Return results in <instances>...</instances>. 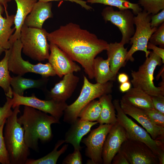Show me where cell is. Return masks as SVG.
Segmentation results:
<instances>
[{
    "mask_svg": "<svg viewBox=\"0 0 164 164\" xmlns=\"http://www.w3.org/2000/svg\"><path fill=\"white\" fill-rule=\"evenodd\" d=\"M47 40L65 52L82 67L89 78H94L93 62L96 56L106 50L108 43L95 34L70 22L48 33Z\"/></svg>",
    "mask_w": 164,
    "mask_h": 164,
    "instance_id": "obj_1",
    "label": "cell"
},
{
    "mask_svg": "<svg viewBox=\"0 0 164 164\" xmlns=\"http://www.w3.org/2000/svg\"><path fill=\"white\" fill-rule=\"evenodd\" d=\"M17 120L24 129L26 145L37 152L39 140L44 142L50 141L53 136L51 125L60 123L59 120L52 116L27 106H24L22 114Z\"/></svg>",
    "mask_w": 164,
    "mask_h": 164,
    "instance_id": "obj_2",
    "label": "cell"
},
{
    "mask_svg": "<svg viewBox=\"0 0 164 164\" xmlns=\"http://www.w3.org/2000/svg\"><path fill=\"white\" fill-rule=\"evenodd\" d=\"M20 106L13 109L12 114L7 119L3 136L10 164H25L30 152L24 139V130L18 122Z\"/></svg>",
    "mask_w": 164,
    "mask_h": 164,
    "instance_id": "obj_3",
    "label": "cell"
},
{
    "mask_svg": "<svg viewBox=\"0 0 164 164\" xmlns=\"http://www.w3.org/2000/svg\"><path fill=\"white\" fill-rule=\"evenodd\" d=\"M83 84L79 97L72 104L68 105L64 111L63 121L70 124L77 120L80 111L87 104L112 91L113 81L93 84L85 76H83Z\"/></svg>",
    "mask_w": 164,
    "mask_h": 164,
    "instance_id": "obj_4",
    "label": "cell"
},
{
    "mask_svg": "<svg viewBox=\"0 0 164 164\" xmlns=\"http://www.w3.org/2000/svg\"><path fill=\"white\" fill-rule=\"evenodd\" d=\"M48 33L44 29L30 27L24 24L19 39L22 45V52L35 61L41 62L48 60L50 55Z\"/></svg>",
    "mask_w": 164,
    "mask_h": 164,
    "instance_id": "obj_5",
    "label": "cell"
},
{
    "mask_svg": "<svg viewBox=\"0 0 164 164\" xmlns=\"http://www.w3.org/2000/svg\"><path fill=\"white\" fill-rule=\"evenodd\" d=\"M137 71H132L131 83L133 87L141 89L151 96H164V85L155 86L153 80L154 71L158 66L162 65L161 58L153 51H150L149 56Z\"/></svg>",
    "mask_w": 164,
    "mask_h": 164,
    "instance_id": "obj_6",
    "label": "cell"
},
{
    "mask_svg": "<svg viewBox=\"0 0 164 164\" xmlns=\"http://www.w3.org/2000/svg\"><path fill=\"white\" fill-rule=\"evenodd\" d=\"M22 48L21 42L18 39L14 42L9 49L8 66L9 71L21 76L28 73L39 74L42 77L46 78L56 75L49 62L45 64L39 63L34 64L23 60L21 55Z\"/></svg>",
    "mask_w": 164,
    "mask_h": 164,
    "instance_id": "obj_7",
    "label": "cell"
},
{
    "mask_svg": "<svg viewBox=\"0 0 164 164\" xmlns=\"http://www.w3.org/2000/svg\"><path fill=\"white\" fill-rule=\"evenodd\" d=\"M113 103L117 111V122L125 130L129 139L145 143L157 156L164 152V142L152 139L146 131L128 117L121 109L118 100H114Z\"/></svg>",
    "mask_w": 164,
    "mask_h": 164,
    "instance_id": "obj_8",
    "label": "cell"
},
{
    "mask_svg": "<svg viewBox=\"0 0 164 164\" xmlns=\"http://www.w3.org/2000/svg\"><path fill=\"white\" fill-rule=\"evenodd\" d=\"M151 15L143 10L135 16L134 23L136 29L130 40L132 46L128 51L127 62H133L134 59L133 55L138 51L144 52L146 57L149 56L150 51L147 49V44L151 35L157 28L151 27Z\"/></svg>",
    "mask_w": 164,
    "mask_h": 164,
    "instance_id": "obj_9",
    "label": "cell"
},
{
    "mask_svg": "<svg viewBox=\"0 0 164 164\" xmlns=\"http://www.w3.org/2000/svg\"><path fill=\"white\" fill-rule=\"evenodd\" d=\"M101 15L105 22L109 21L116 26L121 32L120 43L124 45L129 43L135 32L134 15L129 9L115 10L110 6L104 8Z\"/></svg>",
    "mask_w": 164,
    "mask_h": 164,
    "instance_id": "obj_10",
    "label": "cell"
},
{
    "mask_svg": "<svg viewBox=\"0 0 164 164\" xmlns=\"http://www.w3.org/2000/svg\"><path fill=\"white\" fill-rule=\"evenodd\" d=\"M114 124H100L97 128L91 131L87 138L81 140V142L86 146L85 154L90 159L87 163H103V145L107 135Z\"/></svg>",
    "mask_w": 164,
    "mask_h": 164,
    "instance_id": "obj_11",
    "label": "cell"
},
{
    "mask_svg": "<svg viewBox=\"0 0 164 164\" xmlns=\"http://www.w3.org/2000/svg\"><path fill=\"white\" fill-rule=\"evenodd\" d=\"M12 99L13 109L21 105L30 106L49 113L59 120L68 105L66 102H59L52 99L46 100L39 99L34 94L30 96H24L13 93Z\"/></svg>",
    "mask_w": 164,
    "mask_h": 164,
    "instance_id": "obj_12",
    "label": "cell"
},
{
    "mask_svg": "<svg viewBox=\"0 0 164 164\" xmlns=\"http://www.w3.org/2000/svg\"><path fill=\"white\" fill-rule=\"evenodd\" d=\"M120 150L130 164H159L157 156L141 142L128 139L123 143Z\"/></svg>",
    "mask_w": 164,
    "mask_h": 164,
    "instance_id": "obj_13",
    "label": "cell"
},
{
    "mask_svg": "<svg viewBox=\"0 0 164 164\" xmlns=\"http://www.w3.org/2000/svg\"><path fill=\"white\" fill-rule=\"evenodd\" d=\"M128 139V135L124 128L117 122L114 124L107 135L103 145V164H111L113 158L120 150L121 145Z\"/></svg>",
    "mask_w": 164,
    "mask_h": 164,
    "instance_id": "obj_14",
    "label": "cell"
},
{
    "mask_svg": "<svg viewBox=\"0 0 164 164\" xmlns=\"http://www.w3.org/2000/svg\"><path fill=\"white\" fill-rule=\"evenodd\" d=\"M49 49L50 53L48 59V62L59 77L80 71V67L56 45L50 43Z\"/></svg>",
    "mask_w": 164,
    "mask_h": 164,
    "instance_id": "obj_15",
    "label": "cell"
},
{
    "mask_svg": "<svg viewBox=\"0 0 164 164\" xmlns=\"http://www.w3.org/2000/svg\"><path fill=\"white\" fill-rule=\"evenodd\" d=\"M123 112L136 120L146 130L153 139L164 142V128L154 124L144 109L125 104L120 101Z\"/></svg>",
    "mask_w": 164,
    "mask_h": 164,
    "instance_id": "obj_16",
    "label": "cell"
},
{
    "mask_svg": "<svg viewBox=\"0 0 164 164\" xmlns=\"http://www.w3.org/2000/svg\"><path fill=\"white\" fill-rule=\"evenodd\" d=\"M79 77L73 73L64 75L62 80L47 92L46 97L59 102H66L72 96L79 81Z\"/></svg>",
    "mask_w": 164,
    "mask_h": 164,
    "instance_id": "obj_17",
    "label": "cell"
},
{
    "mask_svg": "<svg viewBox=\"0 0 164 164\" xmlns=\"http://www.w3.org/2000/svg\"><path fill=\"white\" fill-rule=\"evenodd\" d=\"M52 6L51 2L38 1L26 17L24 24L29 27L42 29L44 22L47 19L53 17Z\"/></svg>",
    "mask_w": 164,
    "mask_h": 164,
    "instance_id": "obj_18",
    "label": "cell"
},
{
    "mask_svg": "<svg viewBox=\"0 0 164 164\" xmlns=\"http://www.w3.org/2000/svg\"><path fill=\"white\" fill-rule=\"evenodd\" d=\"M98 123V122L82 120L78 118L71 124V125L65 135V141L66 143L71 144L74 149L80 150V145L83 137L91 130V127Z\"/></svg>",
    "mask_w": 164,
    "mask_h": 164,
    "instance_id": "obj_19",
    "label": "cell"
},
{
    "mask_svg": "<svg viewBox=\"0 0 164 164\" xmlns=\"http://www.w3.org/2000/svg\"><path fill=\"white\" fill-rule=\"evenodd\" d=\"M14 0L16 3L17 9L14 20L15 30L9 39L11 46L14 42L20 39L21 30L24 24L25 19L38 0Z\"/></svg>",
    "mask_w": 164,
    "mask_h": 164,
    "instance_id": "obj_20",
    "label": "cell"
},
{
    "mask_svg": "<svg viewBox=\"0 0 164 164\" xmlns=\"http://www.w3.org/2000/svg\"><path fill=\"white\" fill-rule=\"evenodd\" d=\"M120 42L108 43L106 49L108 58L112 72L117 75L120 69L125 65L127 48Z\"/></svg>",
    "mask_w": 164,
    "mask_h": 164,
    "instance_id": "obj_21",
    "label": "cell"
},
{
    "mask_svg": "<svg viewBox=\"0 0 164 164\" xmlns=\"http://www.w3.org/2000/svg\"><path fill=\"white\" fill-rule=\"evenodd\" d=\"M49 80L48 78L43 77L38 79L26 78L17 75L12 77L10 84L13 93L22 96L24 91L30 88L46 91Z\"/></svg>",
    "mask_w": 164,
    "mask_h": 164,
    "instance_id": "obj_22",
    "label": "cell"
},
{
    "mask_svg": "<svg viewBox=\"0 0 164 164\" xmlns=\"http://www.w3.org/2000/svg\"><path fill=\"white\" fill-rule=\"evenodd\" d=\"M120 101L144 110L154 109L151 96L135 87H131L122 96Z\"/></svg>",
    "mask_w": 164,
    "mask_h": 164,
    "instance_id": "obj_23",
    "label": "cell"
},
{
    "mask_svg": "<svg viewBox=\"0 0 164 164\" xmlns=\"http://www.w3.org/2000/svg\"><path fill=\"white\" fill-rule=\"evenodd\" d=\"M93 70L94 78L97 83L104 84L116 80L117 75L111 71L108 59L95 57L93 62Z\"/></svg>",
    "mask_w": 164,
    "mask_h": 164,
    "instance_id": "obj_24",
    "label": "cell"
},
{
    "mask_svg": "<svg viewBox=\"0 0 164 164\" xmlns=\"http://www.w3.org/2000/svg\"><path fill=\"white\" fill-rule=\"evenodd\" d=\"M4 11L3 6L0 4V46L7 50L11 46L9 39L15 30L14 27L11 28L14 24L15 15L8 14L6 15V17H3L2 14Z\"/></svg>",
    "mask_w": 164,
    "mask_h": 164,
    "instance_id": "obj_25",
    "label": "cell"
},
{
    "mask_svg": "<svg viewBox=\"0 0 164 164\" xmlns=\"http://www.w3.org/2000/svg\"><path fill=\"white\" fill-rule=\"evenodd\" d=\"M99 98L101 111L97 121L100 125L115 124L117 122V119L112 95L111 94H104Z\"/></svg>",
    "mask_w": 164,
    "mask_h": 164,
    "instance_id": "obj_26",
    "label": "cell"
},
{
    "mask_svg": "<svg viewBox=\"0 0 164 164\" xmlns=\"http://www.w3.org/2000/svg\"><path fill=\"white\" fill-rule=\"evenodd\" d=\"M4 52L5 56L0 61V87L4 90L7 97L12 98L13 92L10 84L12 77L8 66L9 49L5 50Z\"/></svg>",
    "mask_w": 164,
    "mask_h": 164,
    "instance_id": "obj_27",
    "label": "cell"
},
{
    "mask_svg": "<svg viewBox=\"0 0 164 164\" xmlns=\"http://www.w3.org/2000/svg\"><path fill=\"white\" fill-rule=\"evenodd\" d=\"M65 142L64 140H60L56 144L53 151L47 155L39 159H28L25 164H56L60 155L67 150L68 145H64L59 150L58 148Z\"/></svg>",
    "mask_w": 164,
    "mask_h": 164,
    "instance_id": "obj_28",
    "label": "cell"
},
{
    "mask_svg": "<svg viewBox=\"0 0 164 164\" xmlns=\"http://www.w3.org/2000/svg\"><path fill=\"white\" fill-rule=\"evenodd\" d=\"M101 111L99 100H94L86 105L79 113L78 117L82 120L97 121Z\"/></svg>",
    "mask_w": 164,
    "mask_h": 164,
    "instance_id": "obj_29",
    "label": "cell"
},
{
    "mask_svg": "<svg viewBox=\"0 0 164 164\" xmlns=\"http://www.w3.org/2000/svg\"><path fill=\"white\" fill-rule=\"evenodd\" d=\"M86 2L91 4L100 3L114 6L119 9H131L135 15L142 10L138 3H132L127 0H87Z\"/></svg>",
    "mask_w": 164,
    "mask_h": 164,
    "instance_id": "obj_30",
    "label": "cell"
},
{
    "mask_svg": "<svg viewBox=\"0 0 164 164\" xmlns=\"http://www.w3.org/2000/svg\"><path fill=\"white\" fill-rule=\"evenodd\" d=\"M138 3L150 15L156 14L164 9V0H138Z\"/></svg>",
    "mask_w": 164,
    "mask_h": 164,
    "instance_id": "obj_31",
    "label": "cell"
},
{
    "mask_svg": "<svg viewBox=\"0 0 164 164\" xmlns=\"http://www.w3.org/2000/svg\"><path fill=\"white\" fill-rule=\"evenodd\" d=\"M5 123L0 126V164H10L9 155L3 136V129Z\"/></svg>",
    "mask_w": 164,
    "mask_h": 164,
    "instance_id": "obj_32",
    "label": "cell"
},
{
    "mask_svg": "<svg viewBox=\"0 0 164 164\" xmlns=\"http://www.w3.org/2000/svg\"><path fill=\"white\" fill-rule=\"evenodd\" d=\"M13 104V99L6 97V101L2 107L0 106V126L5 123L7 119L13 113L11 108Z\"/></svg>",
    "mask_w": 164,
    "mask_h": 164,
    "instance_id": "obj_33",
    "label": "cell"
},
{
    "mask_svg": "<svg viewBox=\"0 0 164 164\" xmlns=\"http://www.w3.org/2000/svg\"><path fill=\"white\" fill-rule=\"evenodd\" d=\"M149 41L156 46L159 45L161 48L164 47V23L157 28L156 31L151 35Z\"/></svg>",
    "mask_w": 164,
    "mask_h": 164,
    "instance_id": "obj_34",
    "label": "cell"
},
{
    "mask_svg": "<svg viewBox=\"0 0 164 164\" xmlns=\"http://www.w3.org/2000/svg\"><path fill=\"white\" fill-rule=\"evenodd\" d=\"M144 110L149 118L154 124L164 128V114L155 109Z\"/></svg>",
    "mask_w": 164,
    "mask_h": 164,
    "instance_id": "obj_35",
    "label": "cell"
},
{
    "mask_svg": "<svg viewBox=\"0 0 164 164\" xmlns=\"http://www.w3.org/2000/svg\"><path fill=\"white\" fill-rule=\"evenodd\" d=\"M80 150L74 149L73 152L68 155L63 159V164H81L82 158Z\"/></svg>",
    "mask_w": 164,
    "mask_h": 164,
    "instance_id": "obj_36",
    "label": "cell"
},
{
    "mask_svg": "<svg viewBox=\"0 0 164 164\" xmlns=\"http://www.w3.org/2000/svg\"><path fill=\"white\" fill-rule=\"evenodd\" d=\"M150 96L154 109L164 114V96Z\"/></svg>",
    "mask_w": 164,
    "mask_h": 164,
    "instance_id": "obj_37",
    "label": "cell"
},
{
    "mask_svg": "<svg viewBox=\"0 0 164 164\" xmlns=\"http://www.w3.org/2000/svg\"><path fill=\"white\" fill-rule=\"evenodd\" d=\"M164 22V9L156 14L151 15L150 24L152 27L157 28Z\"/></svg>",
    "mask_w": 164,
    "mask_h": 164,
    "instance_id": "obj_38",
    "label": "cell"
},
{
    "mask_svg": "<svg viewBox=\"0 0 164 164\" xmlns=\"http://www.w3.org/2000/svg\"><path fill=\"white\" fill-rule=\"evenodd\" d=\"M111 163L112 164H130L126 157L120 150L113 158Z\"/></svg>",
    "mask_w": 164,
    "mask_h": 164,
    "instance_id": "obj_39",
    "label": "cell"
},
{
    "mask_svg": "<svg viewBox=\"0 0 164 164\" xmlns=\"http://www.w3.org/2000/svg\"><path fill=\"white\" fill-rule=\"evenodd\" d=\"M147 48L148 50H152L156 54L158 55L162 59V63H164V49L161 47H159L150 42H149Z\"/></svg>",
    "mask_w": 164,
    "mask_h": 164,
    "instance_id": "obj_40",
    "label": "cell"
},
{
    "mask_svg": "<svg viewBox=\"0 0 164 164\" xmlns=\"http://www.w3.org/2000/svg\"><path fill=\"white\" fill-rule=\"evenodd\" d=\"M69 1L71 2H75L80 5L82 7L84 8L87 10H91L93 9V8L87 4V2L83 0H38V1L41 2H48L52 1Z\"/></svg>",
    "mask_w": 164,
    "mask_h": 164,
    "instance_id": "obj_41",
    "label": "cell"
},
{
    "mask_svg": "<svg viewBox=\"0 0 164 164\" xmlns=\"http://www.w3.org/2000/svg\"><path fill=\"white\" fill-rule=\"evenodd\" d=\"M132 84L129 81L121 83L119 87V89L122 93H126L131 88Z\"/></svg>",
    "mask_w": 164,
    "mask_h": 164,
    "instance_id": "obj_42",
    "label": "cell"
},
{
    "mask_svg": "<svg viewBox=\"0 0 164 164\" xmlns=\"http://www.w3.org/2000/svg\"><path fill=\"white\" fill-rule=\"evenodd\" d=\"M117 80L118 82L121 84L129 81V77L126 73H122L118 74Z\"/></svg>",
    "mask_w": 164,
    "mask_h": 164,
    "instance_id": "obj_43",
    "label": "cell"
},
{
    "mask_svg": "<svg viewBox=\"0 0 164 164\" xmlns=\"http://www.w3.org/2000/svg\"><path fill=\"white\" fill-rule=\"evenodd\" d=\"M12 0H0V4L3 7L6 15L8 14L7 11L8 3Z\"/></svg>",
    "mask_w": 164,
    "mask_h": 164,
    "instance_id": "obj_44",
    "label": "cell"
},
{
    "mask_svg": "<svg viewBox=\"0 0 164 164\" xmlns=\"http://www.w3.org/2000/svg\"><path fill=\"white\" fill-rule=\"evenodd\" d=\"M159 164H164V152H162L158 156Z\"/></svg>",
    "mask_w": 164,
    "mask_h": 164,
    "instance_id": "obj_45",
    "label": "cell"
},
{
    "mask_svg": "<svg viewBox=\"0 0 164 164\" xmlns=\"http://www.w3.org/2000/svg\"><path fill=\"white\" fill-rule=\"evenodd\" d=\"M5 49L0 46V54H1L4 51Z\"/></svg>",
    "mask_w": 164,
    "mask_h": 164,
    "instance_id": "obj_46",
    "label": "cell"
}]
</instances>
